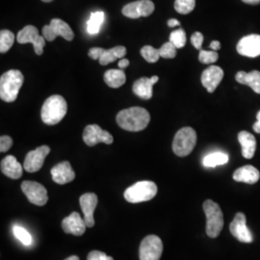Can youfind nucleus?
I'll list each match as a JSON object with an SVG mask.
<instances>
[{"mask_svg":"<svg viewBox=\"0 0 260 260\" xmlns=\"http://www.w3.org/2000/svg\"><path fill=\"white\" fill-rule=\"evenodd\" d=\"M116 120L122 129L138 132L148 126L150 121V115L145 108L135 106L119 112Z\"/></svg>","mask_w":260,"mask_h":260,"instance_id":"obj_1","label":"nucleus"},{"mask_svg":"<svg viewBox=\"0 0 260 260\" xmlns=\"http://www.w3.org/2000/svg\"><path fill=\"white\" fill-rule=\"evenodd\" d=\"M67 111L68 104L65 99L60 94H54L43 104L41 118L47 125H54L64 119Z\"/></svg>","mask_w":260,"mask_h":260,"instance_id":"obj_2","label":"nucleus"},{"mask_svg":"<svg viewBox=\"0 0 260 260\" xmlns=\"http://www.w3.org/2000/svg\"><path fill=\"white\" fill-rule=\"evenodd\" d=\"M24 77L17 70H11L0 77V99L5 103H14L23 84Z\"/></svg>","mask_w":260,"mask_h":260,"instance_id":"obj_3","label":"nucleus"},{"mask_svg":"<svg viewBox=\"0 0 260 260\" xmlns=\"http://www.w3.org/2000/svg\"><path fill=\"white\" fill-rule=\"evenodd\" d=\"M204 211L206 216V234L210 238H216L222 232L223 228V212L218 204L211 200L204 203Z\"/></svg>","mask_w":260,"mask_h":260,"instance_id":"obj_4","label":"nucleus"},{"mask_svg":"<svg viewBox=\"0 0 260 260\" xmlns=\"http://www.w3.org/2000/svg\"><path fill=\"white\" fill-rule=\"evenodd\" d=\"M157 194V186L152 181H139L124 191V199L131 204L152 200Z\"/></svg>","mask_w":260,"mask_h":260,"instance_id":"obj_5","label":"nucleus"},{"mask_svg":"<svg viewBox=\"0 0 260 260\" xmlns=\"http://www.w3.org/2000/svg\"><path fill=\"white\" fill-rule=\"evenodd\" d=\"M197 133L192 127H183L178 130L173 141V150L179 157L189 155L196 147Z\"/></svg>","mask_w":260,"mask_h":260,"instance_id":"obj_6","label":"nucleus"},{"mask_svg":"<svg viewBox=\"0 0 260 260\" xmlns=\"http://www.w3.org/2000/svg\"><path fill=\"white\" fill-rule=\"evenodd\" d=\"M43 36L48 42L54 41L56 38L63 37L67 41H73L75 38L74 31L71 26L60 19H53L50 21V24L45 25L43 27Z\"/></svg>","mask_w":260,"mask_h":260,"instance_id":"obj_7","label":"nucleus"},{"mask_svg":"<svg viewBox=\"0 0 260 260\" xmlns=\"http://www.w3.org/2000/svg\"><path fill=\"white\" fill-rule=\"evenodd\" d=\"M163 251L162 240L156 235H149L140 245V260H159Z\"/></svg>","mask_w":260,"mask_h":260,"instance_id":"obj_8","label":"nucleus"},{"mask_svg":"<svg viewBox=\"0 0 260 260\" xmlns=\"http://www.w3.org/2000/svg\"><path fill=\"white\" fill-rule=\"evenodd\" d=\"M17 40L19 44H32L35 52L38 55H42L44 53V47L46 46V39L44 36L39 34L37 28L33 25H27L22 28L17 36Z\"/></svg>","mask_w":260,"mask_h":260,"instance_id":"obj_9","label":"nucleus"},{"mask_svg":"<svg viewBox=\"0 0 260 260\" xmlns=\"http://www.w3.org/2000/svg\"><path fill=\"white\" fill-rule=\"evenodd\" d=\"M21 190L28 201L33 205L43 206L48 201L46 187L36 181H23L21 183Z\"/></svg>","mask_w":260,"mask_h":260,"instance_id":"obj_10","label":"nucleus"},{"mask_svg":"<svg viewBox=\"0 0 260 260\" xmlns=\"http://www.w3.org/2000/svg\"><path fill=\"white\" fill-rule=\"evenodd\" d=\"M83 141L87 146L93 147L100 143L111 145L114 138L108 131L103 130L100 125L90 124L84 129Z\"/></svg>","mask_w":260,"mask_h":260,"instance_id":"obj_11","label":"nucleus"},{"mask_svg":"<svg viewBox=\"0 0 260 260\" xmlns=\"http://www.w3.org/2000/svg\"><path fill=\"white\" fill-rule=\"evenodd\" d=\"M154 4L150 0H138L126 4L121 13L128 19H139L142 17H149L154 11Z\"/></svg>","mask_w":260,"mask_h":260,"instance_id":"obj_12","label":"nucleus"},{"mask_svg":"<svg viewBox=\"0 0 260 260\" xmlns=\"http://www.w3.org/2000/svg\"><path fill=\"white\" fill-rule=\"evenodd\" d=\"M49 152L50 148L48 146H42L29 151L23 163V169L28 173H35L40 171Z\"/></svg>","mask_w":260,"mask_h":260,"instance_id":"obj_13","label":"nucleus"},{"mask_svg":"<svg viewBox=\"0 0 260 260\" xmlns=\"http://www.w3.org/2000/svg\"><path fill=\"white\" fill-rule=\"evenodd\" d=\"M230 230L233 236L240 242L251 243L253 241L251 231L247 226L246 216L244 213L239 212L235 215L233 222L230 225Z\"/></svg>","mask_w":260,"mask_h":260,"instance_id":"obj_14","label":"nucleus"},{"mask_svg":"<svg viewBox=\"0 0 260 260\" xmlns=\"http://www.w3.org/2000/svg\"><path fill=\"white\" fill-rule=\"evenodd\" d=\"M239 54L250 58H255L260 55V35L251 34L242 38L237 45Z\"/></svg>","mask_w":260,"mask_h":260,"instance_id":"obj_15","label":"nucleus"},{"mask_svg":"<svg viewBox=\"0 0 260 260\" xmlns=\"http://www.w3.org/2000/svg\"><path fill=\"white\" fill-rule=\"evenodd\" d=\"M223 71L218 66H210L202 75V84L208 93H214L223 80Z\"/></svg>","mask_w":260,"mask_h":260,"instance_id":"obj_16","label":"nucleus"},{"mask_svg":"<svg viewBox=\"0 0 260 260\" xmlns=\"http://www.w3.org/2000/svg\"><path fill=\"white\" fill-rule=\"evenodd\" d=\"M79 203L83 211L85 223L88 228H93L94 225L93 211L96 208V205L99 203L98 196L93 193H86L80 197Z\"/></svg>","mask_w":260,"mask_h":260,"instance_id":"obj_17","label":"nucleus"},{"mask_svg":"<svg viewBox=\"0 0 260 260\" xmlns=\"http://www.w3.org/2000/svg\"><path fill=\"white\" fill-rule=\"evenodd\" d=\"M87 228L88 226L85 223L84 219H82L77 212L70 214L62 222V229L64 233L74 234L75 236L83 235Z\"/></svg>","mask_w":260,"mask_h":260,"instance_id":"obj_18","label":"nucleus"},{"mask_svg":"<svg viewBox=\"0 0 260 260\" xmlns=\"http://www.w3.org/2000/svg\"><path fill=\"white\" fill-rule=\"evenodd\" d=\"M51 177L55 183L63 185L75 179V173L69 161H63L51 169Z\"/></svg>","mask_w":260,"mask_h":260,"instance_id":"obj_19","label":"nucleus"},{"mask_svg":"<svg viewBox=\"0 0 260 260\" xmlns=\"http://www.w3.org/2000/svg\"><path fill=\"white\" fill-rule=\"evenodd\" d=\"M159 77L154 75L150 78L142 77L133 84V93L143 100H149L152 98V87L157 83Z\"/></svg>","mask_w":260,"mask_h":260,"instance_id":"obj_20","label":"nucleus"},{"mask_svg":"<svg viewBox=\"0 0 260 260\" xmlns=\"http://www.w3.org/2000/svg\"><path fill=\"white\" fill-rule=\"evenodd\" d=\"M260 178L259 171L251 165H247L237 169L233 174V179L237 182L248 184L256 183Z\"/></svg>","mask_w":260,"mask_h":260,"instance_id":"obj_21","label":"nucleus"},{"mask_svg":"<svg viewBox=\"0 0 260 260\" xmlns=\"http://www.w3.org/2000/svg\"><path fill=\"white\" fill-rule=\"evenodd\" d=\"M22 166L17 158L8 155L1 161V172L12 179H19L22 176Z\"/></svg>","mask_w":260,"mask_h":260,"instance_id":"obj_22","label":"nucleus"},{"mask_svg":"<svg viewBox=\"0 0 260 260\" xmlns=\"http://www.w3.org/2000/svg\"><path fill=\"white\" fill-rule=\"evenodd\" d=\"M238 141L242 147V155L247 159L253 157L256 149V140L248 131H241L238 134Z\"/></svg>","mask_w":260,"mask_h":260,"instance_id":"obj_23","label":"nucleus"},{"mask_svg":"<svg viewBox=\"0 0 260 260\" xmlns=\"http://www.w3.org/2000/svg\"><path fill=\"white\" fill-rule=\"evenodd\" d=\"M235 79L238 83L249 86L254 93H260V72L258 71H251L250 73L238 72L235 75Z\"/></svg>","mask_w":260,"mask_h":260,"instance_id":"obj_24","label":"nucleus"},{"mask_svg":"<svg viewBox=\"0 0 260 260\" xmlns=\"http://www.w3.org/2000/svg\"><path fill=\"white\" fill-rule=\"evenodd\" d=\"M126 54V48L122 46L113 47L110 49H103L102 51L99 62L102 66H106L112 62L116 61L117 59L123 58Z\"/></svg>","mask_w":260,"mask_h":260,"instance_id":"obj_25","label":"nucleus"},{"mask_svg":"<svg viewBox=\"0 0 260 260\" xmlns=\"http://www.w3.org/2000/svg\"><path fill=\"white\" fill-rule=\"evenodd\" d=\"M126 81V76L122 70H109L104 74V82L109 87L117 89Z\"/></svg>","mask_w":260,"mask_h":260,"instance_id":"obj_26","label":"nucleus"},{"mask_svg":"<svg viewBox=\"0 0 260 260\" xmlns=\"http://www.w3.org/2000/svg\"><path fill=\"white\" fill-rule=\"evenodd\" d=\"M105 19V15L103 11L93 12L90 16V19L87 22V31L91 35H95L100 32V29L103 25Z\"/></svg>","mask_w":260,"mask_h":260,"instance_id":"obj_27","label":"nucleus"},{"mask_svg":"<svg viewBox=\"0 0 260 260\" xmlns=\"http://www.w3.org/2000/svg\"><path fill=\"white\" fill-rule=\"evenodd\" d=\"M229 155L224 152L221 151H217L210 153L208 155H206L204 160H203V164L205 167L214 168L220 165H224L229 162Z\"/></svg>","mask_w":260,"mask_h":260,"instance_id":"obj_28","label":"nucleus"},{"mask_svg":"<svg viewBox=\"0 0 260 260\" xmlns=\"http://www.w3.org/2000/svg\"><path fill=\"white\" fill-rule=\"evenodd\" d=\"M15 42V35L12 31L3 29L0 32V52L6 53Z\"/></svg>","mask_w":260,"mask_h":260,"instance_id":"obj_29","label":"nucleus"},{"mask_svg":"<svg viewBox=\"0 0 260 260\" xmlns=\"http://www.w3.org/2000/svg\"><path fill=\"white\" fill-rule=\"evenodd\" d=\"M196 0H176L175 9L181 15H187L195 9Z\"/></svg>","mask_w":260,"mask_h":260,"instance_id":"obj_30","label":"nucleus"},{"mask_svg":"<svg viewBox=\"0 0 260 260\" xmlns=\"http://www.w3.org/2000/svg\"><path fill=\"white\" fill-rule=\"evenodd\" d=\"M186 33L185 31L181 28L175 30L171 33L170 36V42L174 44V46L177 48H182L186 45Z\"/></svg>","mask_w":260,"mask_h":260,"instance_id":"obj_31","label":"nucleus"},{"mask_svg":"<svg viewBox=\"0 0 260 260\" xmlns=\"http://www.w3.org/2000/svg\"><path fill=\"white\" fill-rule=\"evenodd\" d=\"M141 55L149 63H156L161 57L159 49H155L150 46H145L141 49Z\"/></svg>","mask_w":260,"mask_h":260,"instance_id":"obj_32","label":"nucleus"},{"mask_svg":"<svg viewBox=\"0 0 260 260\" xmlns=\"http://www.w3.org/2000/svg\"><path fill=\"white\" fill-rule=\"evenodd\" d=\"M13 233H14V235L16 236V238L19 241L21 242L24 246H30L32 244V242H33L32 236L23 228H21L19 225H14Z\"/></svg>","mask_w":260,"mask_h":260,"instance_id":"obj_33","label":"nucleus"},{"mask_svg":"<svg viewBox=\"0 0 260 260\" xmlns=\"http://www.w3.org/2000/svg\"><path fill=\"white\" fill-rule=\"evenodd\" d=\"M219 58V55L217 53V51L215 50H201L200 54H199V60L201 63L205 64V65H209V64H213Z\"/></svg>","mask_w":260,"mask_h":260,"instance_id":"obj_34","label":"nucleus"},{"mask_svg":"<svg viewBox=\"0 0 260 260\" xmlns=\"http://www.w3.org/2000/svg\"><path fill=\"white\" fill-rule=\"evenodd\" d=\"M177 47L174 46V44H172L171 42H168L159 48V53L162 58L173 59L177 56Z\"/></svg>","mask_w":260,"mask_h":260,"instance_id":"obj_35","label":"nucleus"},{"mask_svg":"<svg viewBox=\"0 0 260 260\" xmlns=\"http://www.w3.org/2000/svg\"><path fill=\"white\" fill-rule=\"evenodd\" d=\"M87 260H114V258L111 256H108L103 251H92L89 252Z\"/></svg>","mask_w":260,"mask_h":260,"instance_id":"obj_36","label":"nucleus"},{"mask_svg":"<svg viewBox=\"0 0 260 260\" xmlns=\"http://www.w3.org/2000/svg\"><path fill=\"white\" fill-rule=\"evenodd\" d=\"M13 146V140L9 136H1L0 138V151L6 152L8 151Z\"/></svg>","mask_w":260,"mask_h":260,"instance_id":"obj_37","label":"nucleus"},{"mask_svg":"<svg viewBox=\"0 0 260 260\" xmlns=\"http://www.w3.org/2000/svg\"><path fill=\"white\" fill-rule=\"evenodd\" d=\"M191 43L195 48L202 50V46L204 43V35L201 32H195L191 37Z\"/></svg>","mask_w":260,"mask_h":260,"instance_id":"obj_38","label":"nucleus"},{"mask_svg":"<svg viewBox=\"0 0 260 260\" xmlns=\"http://www.w3.org/2000/svg\"><path fill=\"white\" fill-rule=\"evenodd\" d=\"M102 51H103V48L101 47H92L89 52H88V55L90 58H92L93 60H99L101 54H102Z\"/></svg>","mask_w":260,"mask_h":260,"instance_id":"obj_39","label":"nucleus"},{"mask_svg":"<svg viewBox=\"0 0 260 260\" xmlns=\"http://www.w3.org/2000/svg\"><path fill=\"white\" fill-rule=\"evenodd\" d=\"M256 122H254V124H253V126H252V128L254 130V132H256V133H260V111H258L257 113V115H256Z\"/></svg>","mask_w":260,"mask_h":260,"instance_id":"obj_40","label":"nucleus"},{"mask_svg":"<svg viewBox=\"0 0 260 260\" xmlns=\"http://www.w3.org/2000/svg\"><path fill=\"white\" fill-rule=\"evenodd\" d=\"M118 66H119V68H120L121 70H122V69H125V68H127V67L129 66V61H128L127 59L122 58V59H121V60L119 61V64H118Z\"/></svg>","mask_w":260,"mask_h":260,"instance_id":"obj_41","label":"nucleus"},{"mask_svg":"<svg viewBox=\"0 0 260 260\" xmlns=\"http://www.w3.org/2000/svg\"><path fill=\"white\" fill-rule=\"evenodd\" d=\"M180 22L176 19H169L168 20V26L169 27H176V26H179Z\"/></svg>","mask_w":260,"mask_h":260,"instance_id":"obj_42","label":"nucleus"},{"mask_svg":"<svg viewBox=\"0 0 260 260\" xmlns=\"http://www.w3.org/2000/svg\"><path fill=\"white\" fill-rule=\"evenodd\" d=\"M209 47L212 49V50H219L220 48H221V44H220V42H218V41H213L211 44H210V46Z\"/></svg>","mask_w":260,"mask_h":260,"instance_id":"obj_43","label":"nucleus"},{"mask_svg":"<svg viewBox=\"0 0 260 260\" xmlns=\"http://www.w3.org/2000/svg\"><path fill=\"white\" fill-rule=\"evenodd\" d=\"M242 1L247 4H251V5H256L260 3V0H242Z\"/></svg>","mask_w":260,"mask_h":260,"instance_id":"obj_44","label":"nucleus"},{"mask_svg":"<svg viewBox=\"0 0 260 260\" xmlns=\"http://www.w3.org/2000/svg\"><path fill=\"white\" fill-rule=\"evenodd\" d=\"M65 260H80L79 259V257L78 256H76V255H72V256H70V257H68L67 259Z\"/></svg>","mask_w":260,"mask_h":260,"instance_id":"obj_45","label":"nucleus"},{"mask_svg":"<svg viewBox=\"0 0 260 260\" xmlns=\"http://www.w3.org/2000/svg\"><path fill=\"white\" fill-rule=\"evenodd\" d=\"M43 2H46V3H48V2H51V1H53V0H42Z\"/></svg>","mask_w":260,"mask_h":260,"instance_id":"obj_46","label":"nucleus"}]
</instances>
